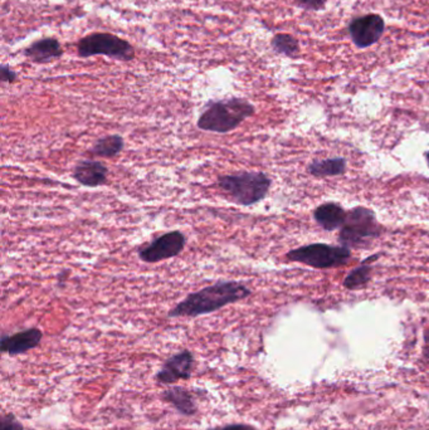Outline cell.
Masks as SVG:
<instances>
[{
	"label": "cell",
	"mask_w": 429,
	"mask_h": 430,
	"mask_svg": "<svg viewBox=\"0 0 429 430\" xmlns=\"http://www.w3.org/2000/svg\"><path fill=\"white\" fill-rule=\"evenodd\" d=\"M252 291L242 282L219 281L189 293L168 312L169 317H199L222 310L225 306L248 299Z\"/></svg>",
	"instance_id": "obj_1"
},
{
	"label": "cell",
	"mask_w": 429,
	"mask_h": 430,
	"mask_svg": "<svg viewBox=\"0 0 429 430\" xmlns=\"http://www.w3.org/2000/svg\"><path fill=\"white\" fill-rule=\"evenodd\" d=\"M255 113V105L242 97L211 101L200 113L197 126L203 131L228 134L234 131Z\"/></svg>",
	"instance_id": "obj_2"
},
{
	"label": "cell",
	"mask_w": 429,
	"mask_h": 430,
	"mask_svg": "<svg viewBox=\"0 0 429 430\" xmlns=\"http://www.w3.org/2000/svg\"><path fill=\"white\" fill-rule=\"evenodd\" d=\"M272 180L262 171H237L220 175L217 187L237 206H255L267 196Z\"/></svg>",
	"instance_id": "obj_3"
},
{
	"label": "cell",
	"mask_w": 429,
	"mask_h": 430,
	"mask_svg": "<svg viewBox=\"0 0 429 430\" xmlns=\"http://www.w3.org/2000/svg\"><path fill=\"white\" fill-rule=\"evenodd\" d=\"M377 215L365 206H356L348 212L346 220L340 228L339 242L346 248H363L379 238L383 233Z\"/></svg>",
	"instance_id": "obj_4"
},
{
	"label": "cell",
	"mask_w": 429,
	"mask_h": 430,
	"mask_svg": "<svg viewBox=\"0 0 429 430\" xmlns=\"http://www.w3.org/2000/svg\"><path fill=\"white\" fill-rule=\"evenodd\" d=\"M351 250L344 245L314 243L290 250L287 261L306 264L312 268L326 269L342 267L350 261Z\"/></svg>",
	"instance_id": "obj_5"
},
{
	"label": "cell",
	"mask_w": 429,
	"mask_h": 430,
	"mask_svg": "<svg viewBox=\"0 0 429 430\" xmlns=\"http://www.w3.org/2000/svg\"><path fill=\"white\" fill-rule=\"evenodd\" d=\"M77 52L82 58L106 56L125 62L135 58L134 47L127 41L111 33H92L82 38L77 45Z\"/></svg>",
	"instance_id": "obj_6"
},
{
	"label": "cell",
	"mask_w": 429,
	"mask_h": 430,
	"mask_svg": "<svg viewBox=\"0 0 429 430\" xmlns=\"http://www.w3.org/2000/svg\"><path fill=\"white\" fill-rule=\"evenodd\" d=\"M187 245V237L181 231L162 233L149 243L137 248L139 259L145 263H157L179 256Z\"/></svg>",
	"instance_id": "obj_7"
},
{
	"label": "cell",
	"mask_w": 429,
	"mask_h": 430,
	"mask_svg": "<svg viewBox=\"0 0 429 430\" xmlns=\"http://www.w3.org/2000/svg\"><path fill=\"white\" fill-rule=\"evenodd\" d=\"M195 359L193 352L183 350L170 356L162 364V368L155 375V380L162 385H171L176 381L188 380L193 374Z\"/></svg>",
	"instance_id": "obj_8"
},
{
	"label": "cell",
	"mask_w": 429,
	"mask_h": 430,
	"mask_svg": "<svg viewBox=\"0 0 429 430\" xmlns=\"http://www.w3.org/2000/svg\"><path fill=\"white\" fill-rule=\"evenodd\" d=\"M386 31L384 19L377 14H367L355 18L349 25V33L355 45L367 48L377 43Z\"/></svg>",
	"instance_id": "obj_9"
},
{
	"label": "cell",
	"mask_w": 429,
	"mask_h": 430,
	"mask_svg": "<svg viewBox=\"0 0 429 430\" xmlns=\"http://www.w3.org/2000/svg\"><path fill=\"white\" fill-rule=\"evenodd\" d=\"M42 338L43 332L37 327H31L13 335H3L0 340V350L3 354L8 355H22L38 347Z\"/></svg>",
	"instance_id": "obj_10"
},
{
	"label": "cell",
	"mask_w": 429,
	"mask_h": 430,
	"mask_svg": "<svg viewBox=\"0 0 429 430\" xmlns=\"http://www.w3.org/2000/svg\"><path fill=\"white\" fill-rule=\"evenodd\" d=\"M72 176L82 187H102L107 182L108 168L102 162L86 159L76 164Z\"/></svg>",
	"instance_id": "obj_11"
},
{
	"label": "cell",
	"mask_w": 429,
	"mask_h": 430,
	"mask_svg": "<svg viewBox=\"0 0 429 430\" xmlns=\"http://www.w3.org/2000/svg\"><path fill=\"white\" fill-rule=\"evenodd\" d=\"M23 55L31 62L43 64L59 58L63 55V50L56 38L48 37L31 43L23 50Z\"/></svg>",
	"instance_id": "obj_12"
},
{
	"label": "cell",
	"mask_w": 429,
	"mask_h": 430,
	"mask_svg": "<svg viewBox=\"0 0 429 430\" xmlns=\"http://www.w3.org/2000/svg\"><path fill=\"white\" fill-rule=\"evenodd\" d=\"M348 213L337 203H323L314 210V219L323 229L328 231L340 229Z\"/></svg>",
	"instance_id": "obj_13"
},
{
	"label": "cell",
	"mask_w": 429,
	"mask_h": 430,
	"mask_svg": "<svg viewBox=\"0 0 429 430\" xmlns=\"http://www.w3.org/2000/svg\"><path fill=\"white\" fill-rule=\"evenodd\" d=\"M162 399L174 406L175 410L184 417H193L198 413L193 394L185 387H169L162 394Z\"/></svg>",
	"instance_id": "obj_14"
},
{
	"label": "cell",
	"mask_w": 429,
	"mask_h": 430,
	"mask_svg": "<svg viewBox=\"0 0 429 430\" xmlns=\"http://www.w3.org/2000/svg\"><path fill=\"white\" fill-rule=\"evenodd\" d=\"M124 138L118 134H113V135H107L104 138H97L92 145V148L88 150V154L111 159V157H116L124 150Z\"/></svg>",
	"instance_id": "obj_15"
},
{
	"label": "cell",
	"mask_w": 429,
	"mask_h": 430,
	"mask_svg": "<svg viewBox=\"0 0 429 430\" xmlns=\"http://www.w3.org/2000/svg\"><path fill=\"white\" fill-rule=\"evenodd\" d=\"M309 174L316 178L339 176L346 171V160L344 157H332L325 160H314L307 166Z\"/></svg>",
	"instance_id": "obj_16"
},
{
	"label": "cell",
	"mask_w": 429,
	"mask_h": 430,
	"mask_svg": "<svg viewBox=\"0 0 429 430\" xmlns=\"http://www.w3.org/2000/svg\"><path fill=\"white\" fill-rule=\"evenodd\" d=\"M372 271L373 267L370 266V263H361L360 267L353 269L346 275V278L344 280V287L350 291H355L367 286L372 280Z\"/></svg>",
	"instance_id": "obj_17"
},
{
	"label": "cell",
	"mask_w": 429,
	"mask_h": 430,
	"mask_svg": "<svg viewBox=\"0 0 429 430\" xmlns=\"http://www.w3.org/2000/svg\"><path fill=\"white\" fill-rule=\"evenodd\" d=\"M271 44H272V48L280 55L295 57L299 53V41L290 34L281 33V34L274 36Z\"/></svg>",
	"instance_id": "obj_18"
},
{
	"label": "cell",
	"mask_w": 429,
	"mask_h": 430,
	"mask_svg": "<svg viewBox=\"0 0 429 430\" xmlns=\"http://www.w3.org/2000/svg\"><path fill=\"white\" fill-rule=\"evenodd\" d=\"M0 430H24V427L13 414L8 413L0 418Z\"/></svg>",
	"instance_id": "obj_19"
},
{
	"label": "cell",
	"mask_w": 429,
	"mask_h": 430,
	"mask_svg": "<svg viewBox=\"0 0 429 430\" xmlns=\"http://www.w3.org/2000/svg\"><path fill=\"white\" fill-rule=\"evenodd\" d=\"M326 0H296V4L300 8H304V9H309V10H318V9H323L325 6Z\"/></svg>",
	"instance_id": "obj_20"
},
{
	"label": "cell",
	"mask_w": 429,
	"mask_h": 430,
	"mask_svg": "<svg viewBox=\"0 0 429 430\" xmlns=\"http://www.w3.org/2000/svg\"><path fill=\"white\" fill-rule=\"evenodd\" d=\"M17 73L13 71L9 66H1L0 69V80L1 82H6V83H14L17 81Z\"/></svg>",
	"instance_id": "obj_21"
},
{
	"label": "cell",
	"mask_w": 429,
	"mask_h": 430,
	"mask_svg": "<svg viewBox=\"0 0 429 430\" xmlns=\"http://www.w3.org/2000/svg\"><path fill=\"white\" fill-rule=\"evenodd\" d=\"M206 430H257L255 427L249 424H228Z\"/></svg>",
	"instance_id": "obj_22"
},
{
	"label": "cell",
	"mask_w": 429,
	"mask_h": 430,
	"mask_svg": "<svg viewBox=\"0 0 429 430\" xmlns=\"http://www.w3.org/2000/svg\"><path fill=\"white\" fill-rule=\"evenodd\" d=\"M424 355L429 359V330L424 335Z\"/></svg>",
	"instance_id": "obj_23"
},
{
	"label": "cell",
	"mask_w": 429,
	"mask_h": 430,
	"mask_svg": "<svg viewBox=\"0 0 429 430\" xmlns=\"http://www.w3.org/2000/svg\"><path fill=\"white\" fill-rule=\"evenodd\" d=\"M424 156H426V160H427V162H428V166H429V151H427V152L424 154Z\"/></svg>",
	"instance_id": "obj_24"
}]
</instances>
